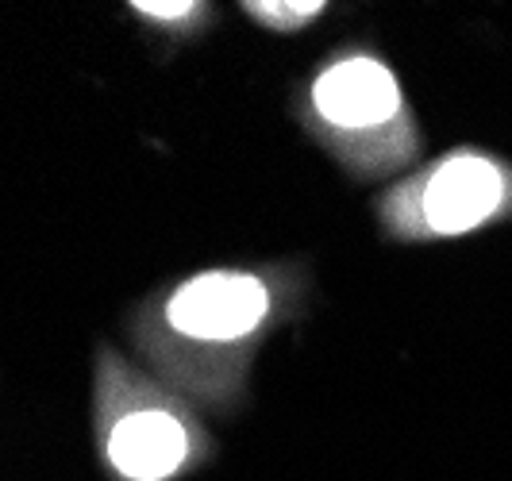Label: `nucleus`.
<instances>
[{
    "label": "nucleus",
    "mask_w": 512,
    "mask_h": 481,
    "mask_svg": "<svg viewBox=\"0 0 512 481\" xmlns=\"http://www.w3.org/2000/svg\"><path fill=\"white\" fill-rule=\"evenodd\" d=\"M197 4H189V0H174V4H154V0H135V12H143V16H151V20H181V16H189Z\"/></svg>",
    "instance_id": "nucleus-6"
},
{
    "label": "nucleus",
    "mask_w": 512,
    "mask_h": 481,
    "mask_svg": "<svg viewBox=\"0 0 512 481\" xmlns=\"http://www.w3.org/2000/svg\"><path fill=\"white\" fill-rule=\"evenodd\" d=\"M312 101L328 124L362 131V127L385 124L401 112V89L382 62L359 54V58H343L332 70H324L312 89Z\"/></svg>",
    "instance_id": "nucleus-3"
},
{
    "label": "nucleus",
    "mask_w": 512,
    "mask_h": 481,
    "mask_svg": "<svg viewBox=\"0 0 512 481\" xmlns=\"http://www.w3.org/2000/svg\"><path fill=\"white\" fill-rule=\"evenodd\" d=\"M266 316V289L247 274H201L170 301V324L193 339H239Z\"/></svg>",
    "instance_id": "nucleus-1"
},
{
    "label": "nucleus",
    "mask_w": 512,
    "mask_h": 481,
    "mask_svg": "<svg viewBox=\"0 0 512 481\" xmlns=\"http://www.w3.org/2000/svg\"><path fill=\"white\" fill-rule=\"evenodd\" d=\"M247 12L270 27H301L324 12L320 0H251Z\"/></svg>",
    "instance_id": "nucleus-5"
},
{
    "label": "nucleus",
    "mask_w": 512,
    "mask_h": 481,
    "mask_svg": "<svg viewBox=\"0 0 512 481\" xmlns=\"http://www.w3.org/2000/svg\"><path fill=\"white\" fill-rule=\"evenodd\" d=\"M108 455L116 462V470L128 478L162 481L185 462L189 435L170 412L143 408V412H131L128 420L116 424L112 439H108Z\"/></svg>",
    "instance_id": "nucleus-4"
},
{
    "label": "nucleus",
    "mask_w": 512,
    "mask_h": 481,
    "mask_svg": "<svg viewBox=\"0 0 512 481\" xmlns=\"http://www.w3.org/2000/svg\"><path fill=\"white\" fill-rule=\"evenodd\" d=\"M501 197H505L501 170L486 158L462 154V158L443 162L428 178L420 204H424L428 228L443 231V235H459V231L486 224L489 216L501 208Z\"/></svg>",
    "instance_id": "nucleus-2"
}]
</instances>
